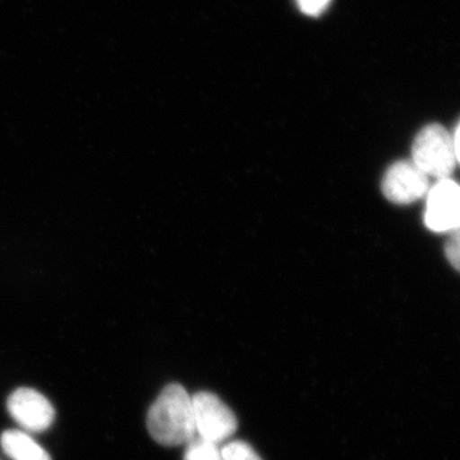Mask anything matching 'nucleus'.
Wrapping results in <instances>:
<instances>
[{"mask_svg": "<svg viewBox=\"0 0 460 460\" xmlns=\"http://www.w3.org/2000/svg\"><path fill=\"white\" fill-rule=\"evenodd\" d=\"M147 429L154 440L164 447L187 445L198 436L192 396L180 384L160 393L147 413Z\"/></svg>", "mask_w": 460, "mask_h": 460, "instance_id": "f257e3e1", "label": "nucleus"}, {"mask_svg": "<svg viewBox=\"0 0 460 460\" xmlns=\"http://www.w3.org/2000/svg\"><path fill=\"white\" fill-rule=\"evenodd\" d=\"M411 162L429 178L447 180L456 169L453 135L441 124H429L420 129L411 146Z\"/></svg>", "mask_w": 460, "mask_h": 460, "instance_id": "f03ea898", "label": "nucleus"}, {"mask_svg": "<svg viewBox=\"0 0 460 460\" xmlns=\"http://www.w3.org/2000/svg\"><path fill=\"white\" fill-rule=\"evenodd\" d=\"M192 405L196 431L199 438L220 445L237 431V417L219 396L199 392L192 396Z\"/></svg>", "mask_w": 460, "mask_h": 460, "instance_id": "7ed1b4c3", "label": "nucleus"}, {"mask_svg": "<svg viewBox=\"0 0 460 460\" xmlns=\"http://www.w3.org/2000/svg\"><path fill=\"white\" fill-rule=\"evenodd\" d=\"M425 224L435 233H453L460 226V184L452 178L436 181L426 195Z\"/></svg>", "mask_w": 460, "mask_h": 460, "instance_id": "20e7f679", "label": "nucleus"}, {"mask_svg": "<svg viewBox=\"0 0 460 460\" xmlns=\"http://www.w3.org/2000/svg\"><path fill=\"white\" fill-rule=\"evenodd\" d=\"M429 187V178L411 160L394 163L381 181L384 196L398 205L411 204L426 198Z\"/></svg>", "mask_w": 460, "mask_h": 460, "instance_id": "39448f33", "label": "nucleus"}, {"mask_svg": "<svg viewBox=\"0 0 460 460\" xmlns=\"http://www.w3.org/2000/svg\"><path fill=\"white\" fill-rule=\"evenodd\" d=\"M7 408L12 419L26 432H42L53 425L56 411L41 393L20 387L9 396Z\"/></svg>", "mask_w": 460, "mask_h": 460, "instance_id": "423d86ee", "label": "nucleus"}, {"mask_svg": "<svg viewBox=\"0 0 460 460\" xmlns=\"http://www.w3.org/2000/svg\"><path fill=\"white\" fill-rule=\"evenodd\" d=\"M3 452L12 460H51L47 450L36 443L29 432L7 429L0 438Z\"/></svg>", "mask_w": 460, "mask_h": 460, "instance_id": "0eeeda50", "label": "nucleus"}, {"mask_svg": "<svg viewBox=\"0 0 460 460\" xmlns=\"http://www.w3.org/2000/svg\"><path fill=\"white\" fill-rule=\"evenodd\" d=\"M183 460H223L222 447L196 436L186 445Z\"/></svg>", "mask_w": 460, "mask_h": 460, "instance_id": "6e6552de", "label": "nucleus"}, {"mask_svg": "<svg viewBox=\"0 0 460 460\" xmlns=\"http://www.w3.org/2000/svg\"><path fill=\"white\" fill-rule=\"evenodd\" d=\"M223 460H262L250 444L244 441H229L222 447Z\"/></svg>", "mask_w": 460, "mask_h": 460, "instance_id": "1a4fd4ad", "label": "nucleus"}, {"mask_svg": "<svg viewBox=\"0 0 460 460\" xmlns=\"http://www.w3.org/2000/svg\"><path fill=\"white\" fill-rule=\"evenodd\" d=\"M445 255L456 270L460 272V226L450 233L445 244Z\"/></svg>", "mask_w": 460, "mask_h": 460, "instance_id": "9d476101", "label": "nucleus"}, {"mask_svg": "<svg viewBox=\"0 0 460 460\" xmlns=\"http://www.w3.org/2000/svg\"><path fill=\"white\" fill-rule=\"evenodd\" d=\"M296 2L305 14L316 17L326 11L332 0H296Z\"/></svg>", "mask_w": 460, "mask_h": 460, "instance_id": "9b49d317", "label": "nucleus"}, {"mask_svg": "<svg viewBox=\"0 0 460 460\" xmlns=\"http://www.w3.org/2000/svg\"><path fill=\"white\" fill-rule=\"evenodd\" d=\"M452 135L454 142V150H456V163L460 164V122L458 123V126H456V131H454Z\"/></svg>", "mask_w": 460, "mask_h": 460, "instance_id": "f8f14e48", "label": "nucleus"}]
</instances>
